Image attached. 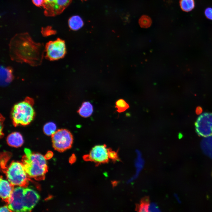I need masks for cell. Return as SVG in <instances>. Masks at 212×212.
Wrapping results in <instances>:
<instances>
[{"label":"cell","mask_w":212,"mask_h":212,"mask_svg":"<svg viewBox=\"0 0 212 212\" xmlns=\"http://www.w3.org/2000/svg\"><path fill=\"white\" fill-rule=\"evenodd\" d=\"M9 55L13 61L33 66L40 65L44 56L45 46L35 42L27 32L18 33L11 39Z\"/></svg>","instance_id":"obj_1"},{"label":"cell","mask_w":212,"mask_h":212,"mask_svg":"<svg viewBox=\"0 0 212 212\" xmlns=\"http://www.w3.org/2000/svg\"><path fill=\"white\" fill-rule=\"evenodd\" d=\"M40 196L33 189L21 186L14 188L7 203L11 211L29 212L36 206Z\"/></svg>","instance_id":"obj_2"},{"label":"cell","mask_w":212,"mask_h":212,"mask_svg":"<svg viewBox=\"0 0 212 212\" xmlns=\"http://www.w3.org/2000/svg\"><path fill=\"white\" fill-rule=\"evenodd\" d=\"M22 163L29 177L37 180H43L48 171L46 158L38 153H32L30 150L25 148Z\"/></svg>","instance_id":"obj_3"},{"label":"cell","mask_w":212,"mask_h":212,"mask_svg":"<svg viewBox=\"0 0 212 212\" xmlns=\"http://www.w3.org/2000/svg\"><path fill=\"white\" fill-rule=\"evenodd\" d=\"M34 101L32 98L26 97L24 100L15 104L11 113L14 125H26L33 120L35 116L33 107Z\"/></svg>","instance_id":"obj_4"},{"label":"cell","mask_w":212,"mask_h":212,"mask_svg":"<svg viewBox=\"0 0 212 212\" xmlns=\"http://www.w3.org/2000/svg\"><path fill=\"white\" fill-rule=\"evenodd\" d=\"M5 172L8 181L13 186L24 187L27 186L29 177L22 163L12 162Z\"/></svg>","instance_id":"obj_5"},{"label":"cell","mask_w":212,"mask_h":212,"mask_svg":"<svg viewBox=\"0 0 212 212\" xmlns=\"http://www.w3.org/2000/svg\"><path fill=\"white\" fill-rule=\"evenodd\" d=\"M52 146L54 149L60 152L70 149L73 138L72 134L67 129H59L52 135Z\"/></svg>","instance_id":"obj_6"},{"label":"cell","mask_w":212,"mask_h":212,"mask_svg":"<svg viewBox=\"0 0 212 212\" xmlns=\"http://www.w3.org/2000/svg\"><path fill=\"white\" fill-rule=\"evenodd\" d=\"M66 50L64 41L58 38L46 44L45 45V57L50 61L58 60L64 56Z\"/></svg>","instance_id":"obj_7"},{"label":"cell","mask_w":212,"mask_h":212,"mask_svg":"<svg viewBox=\"0 0 212 212\" xmlns=\"http://www.w3.org/2000/svg\"><path fill=\"white\" fill-rule=\"evenodd\" d=\"M72 0H43L42 6L46 16H54L60 14Z\"/></svg>","instance_id":"obj_8"},{"label":"cell","mask_w":212,"mask_h":212,"mask_svg":"<svg viewBox=\"0 0 212 212\" xmlns=\"http://www.w3.org/2000/svg\"><path fill=\"white\" fill-rule=\"evenodd\" d=\"M85 160L93 162L96 165L108 162L109 158L108 155V148L106 145H97L94 147L89 154L83 156Z\"/></svg>","instance_id":"obj_9"},{"label":"cell","mask_w":212,"mask_h":212,"mask_svg":"<svg viewBox=\"0 0 212 212\" xmlns=\"http://www.w3.org/2000/svg\"><path fill=\"white\" fill-rule=\"evenodd\" d=\"M195 126L196 133L199 136L207 137L212 135V113L205 112L197 119Z\"/></svg>","instance_id":"obj_10"},{"label":"cell","mask_w":212,"mask_h":212,"mask_svg":"<svg viewBox=\"0 0 212 212\" xmlns=\"http://www.w3.org/2000/svg\"><path fill=\"white\" fill-rule=\"evenodd\" d=\"M14 186L1 176L0 181V195L2 199L7 203L14 189Z\"/></svg>","instance_id":"obj_11"},{"label":"cell","mask_w":212,"mask_h":212,"mask_svg":"<svg viewBox=\"0 0 212 212\" xmlns=\"http://www.w3.org/2000/svg\"><path fill=\"white\" fill-rule=\"evenodd\" d=\"M14 78L12 68L9 67H0V84L5 86L10 83Z\"/></svg>","instance_id":"obj_12"},{"label":"cell","mask_w":212,"mask_h":212,"mask_svg":"<svg viewBox=\"0 0 212 212\" xmlns=\"http://www.w3.org/2000/svg\"><path fill=\"white\" fill-rule=\"evenodd\" d=\"M6 141L9 145L16 148L22 146L24 142L22 135L17 132H13L9 135L7 138Z\"/></svg>","instance_id":"obj_13"},{"label":"cell","mask_w":212,"mask_h":212,"mask_svg":"<svg viewBox=\"0 0 212 212\" xmlns=\"http://www.w3.org/2000/svg\"><path fill=\"white\" fill-rule=\"evenodd\" d=\"M201 145L203 152L212 158V135L203 138Z\"/></svg>","instance_id":"obj_14"},{"label":"cell","mask_w":212,"mask_h":212,"mask_svg":"<svg viewBox=\"0 0 212 212\" xmlns=\"http://www.w3.org/2000/svg\"><path fill=\"white\" fill-rule=\"evenodd\" d=\"M68 23L69 28L74 31L78 30L84 25L82 18L78 15H74L70 17L68 20Z\"/></svg>","instance_id":"obj_15"},{"label":"cell","mask_w":212,"mask_h":212,"mask_svg":"<svg viewBox=\"0 0 212 212\" xmlns=\"http://www.w3.org/2000/svg\"><path fill=\"white\" fill-rule=\"evenodd\" d=\"M93 112V107L92 104L89 102H83L77 112L82 117H87L90 116Z\"/></svg>","instance_id":"obj_16"},{"label":"cell","mask_w":212,"mask_h":212,"mask_svg":"<svg viewBox=\"0 0 212 212\" xmlns=\"http://www.w3.org/2000/svg\"><path fill=\"white\" fill-rule=\"evenodd\" d=\"M144 165V161L142 158L141 154L139 151H137V158L135 163L136 170V173L135 175L129 180L128 181L129 183H130L137 178L143 168Z\"/></svg>","instance_id":"obj_17"},{"label":"cell","mask_w":212,"mask_h":212,"mask_svg":"<svg viewBox=\"0 0 212 212\" xmlns=\"http://www.w3.org/2000/svg\"><path fill=\"white\" fill-rule=\"evenodd\" d=\"M180 4L181 9L186 12L191 11L195 6L194 0H180Z\"/></svg>","instance_id":"obj_18"},{"label":"cell","mask_w":212,"mask_h":212,"mask_svg":"<svg viewBox=\"0 0 212 212\" xmlns=\"http://www.w3.org/2000/svg\"><path fill=\"white\" fill-rule=\"evenodd\" d=\"M57 128L55 124L53 122L47 123L44 126L43 130L44 133L47 135H52L56 131Z\"/></svg>","instance_id":"obj_19"},{"label":"cell","mask_w":212,"mask_h":212,"mask_svg":"<svg viewBox=\"0 0 212 212\" xmlns=\"http://www.w3.org/2000/svg\"><path fill=\"white\" fill-rule=\"evenodd\" d=\"M115 105L117 111L119 113L124 112L130 107L129 104L123 99L118 100L115 103Z\"/></svg>","instance_id":"obj_20"},{"label":"cell","mask_w":212,"mask_h":212,"mask_svg":"<svg viewBox=\"0 0 212 212\" xmlns=\"http://www.w3.org/2000/svg\"><path fill=\"white\" fill-rule=\"evenodd\" d=\"M139 23L141 27L148 28L151 26L152 21L150 18L148 16L143 15L139 19Z\"/></svg>","instance_id":"obj_21"},{"label":"cell","mask_w":212,"mask_h":212,"mask_svg":"<svg viewBox=\"0 0 212 212\" xmlns=\"http://www.w3.org/2000/svg\"><path fill=\"white\" fill-rule=\"evenodd\" d=\"M141 201L140 204L139 205L137 208V209L139 212H148L150 204L149 203L148 199H145Z\"/></svg>","instance_id":"obj_22"},{"label":"cell","mask_w":212,"mask_h":212,"mask_svg":"<svg viewBox=\"0 0 212 212\" xmlns=\"http://www.w3.org/2000/svg\"><path fill=\"white\" fill-rule=\"evenodd\" d=\"M108 155L109 159H111L114 162L120 161L118 155V151L115 152L112 151L110 148H108Z\"/></svg>","instance_id":"obj_23"},{"label":"cell","mask_w":212,"mask_h":212,"mask_svg":"<svg viewBox=\"0 0 212 212\" xmlns=\"http://www.w3.org/2000/svg\"><path fill=\"white\" fill-rule=\"evenodd\" d=\"M205 14L208 19L212 20V8L209 7L207 8L205 10Z\"/></svg>","instance_id":"obj_24"},{"label":"cell","mask_w":212,"mask_h":212,"mask_svg":"<svg viewBox=\"0 0 212 212\" xmlns=\"http://www.w3.org/2000/svg\"><path fill=\"white\" fill-rule=\"evenodd\" d=\"M160 210L158 206L154 203L150 204L149 208V212L160 211Z\"/></svg>","instance_id":"obj_25"},{"label":"cell","mask_w":212,"mask_h":212,"mask_svg":"<svg viewBox=\"0 0 212 212\" xmlns=\"http://www.w3.org/2000/svg\"><path fill=\"white\" fill-rule=\"evenodd\" d=\"M4 120V118L1 115L0 116V137L1 138V137H3L4 134L2 132L3 128V122Z\"/></svg>","instance_id":"obj_26"},{"label":"cell","mask_w":212,"mask_h":212,"mask_svg":"<svg viewBox=\"0 0 212 212\" xmlns=\"http://www.w3.org/2000/svg\"><path fill=\"white\" fill-rule=\"evenodd\" d=\"M33 4L38 7L42 6L43 0H32Z\"/></svg>","instance_id":"obj_27"},{"label":"cell","mask_w":212,"mask_h":212,"mask_svg":"<svg viewBox=\"0 0 212 212\" xmlns=\"http://www.w3.org/2000/svg\"><path fill=\"white\" fill-rule=\"evenodd\" d=\"M11 211L9 209L8 206H4L1 207L0 209V212H11Z\"/></svg>","instance_id":"obj_28"},{"label":"cell","mask_w":212,"mask_h":212,"mask_svg":"<svg viewBox=\"0 0 212 212\" xmlns=\"http://www.w3.org/2000/svg\"><path fill=\"white\" fill-rule=\"evenodd\" d=\"M76 160V157L74 154L72 155L70 157L69 161L71 163H72L75 162Z\"/></svg>","instance_id":"obj_29"},{"label":"cell","mask_w":212,"mask_h":212,"mask_svg":"<svg viewBox=\"0 0 212 212\" xmlns=\"http://www.w3.org/2000/svg\"><path fill=\"white\" fill-rule=\"evenodd\" d=\"M201 108L200 107H198V108L197 109L196 111V113L198 114H199L201 112Z\"/></svg>","instance_id":"obj_30"},{"label":"cell","mask_w":212,"mask_h":212,"mask_svg":"<svg viewBox=\"0 0 212 212\" xmlns=\"http://www.w3.org/2000/svg\"></svg>","instance_id":"obj_31"}]
</instances>
